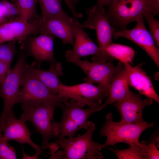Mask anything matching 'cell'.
<instances>
[{"mask_svg": "<svg viewBox=\"0 0 159 159\" xmlns=\"http://www.w3.org/2000/svg\"><path fill=\"white\" fill-rule=\"evenodd\" d=\"M88 128L83 134L71 138H63L56 141L62 149V159H100L103 156L100 152L102 145L94 142L93 133L96 128L95 124L88 121Z\"/></svg>", "mask_w": 159, "mask_h": 159, "instance_id": "cell-3", "label": "cell"}, {"mask_svg": "<svg viewBox=\"0 0 159 159\" xmlns=\"http://www.w3.org/2000/svg\"><path fill=\"white\" fill-rule=\"evenodd\" d=\"M151 7L152 14L154 16L159 14V0H148Z\"/></svg>", "mask_w": 159, "mask_h": 159, "instance_id": "cell-32", "label": "cell"}, {"mask_svg": "<svg viewBox=\"0 0 159 159\" xmlns=\"http://www.w3.org/2000/svg\"><path fill=\"white\" fill-rule=\"evenodd\" d=\"M158 138H155L154 140L147 144V141L140 142L142 153L144 159H154L159 158V151L158 150Z\"/></svg>", "mask_w": 159, "mask_h": 159, "instance_id": "cell-26", "label": "cell"}, {"mask_svg": "<svg viewBox=\"0 0 159 159\" xmlns=\"http://www.w3.org/2000/svg\"><path fill=\"white\" fill-rule=\"evenodd\" d=\"M101 49L112 60L115 59L123 64L128 62L132 64L135 54L134 51L130 47L112 42L105 48Z\"/></svg>", "mask_w": 159, "mask_h": 159, "instance_id": "cell-21", "label": "cell"}, {"mask_svg": "<svg viewBox=\"0 0 159 159\" xmlns=\"http://www.w3.org/2000/svg\"><path fill=\"white\" fill-rule=\"evenodd\" d=\"M63 0L67 5L74 18H79L83 16V15L82 14L77 13L76 11L75 6L72 3L70 0Z\"/></svg>", "mask_w": 159, "mask_h": 159, "instance_id": "cell-31", "label": "cell"}, {"mask_svg": "<svg viewBox=\"0 0 159 159\" xmlns=\"http://www.w3.org/2000/svg\"><path fill=\"white\" fill-rule=\"evenodd\" d=\"M26 66L30 72L43 83L52 93L57 95L59 92L62 83L59 76L63 75L61 63L56 61L50 63L49 69L47 70H42L35 67L27 62Z\"/></svg>", "mask_w": 159, "mask_h": 159, "instance_id": "cell-19", "label": "cell"}, {"mask_svg": "<svg viewBox=\"0 0 159 159\" xmlns=\"http://www.w3.org/2000/svg\"><path fill=\"white\" fill-rule=\"evenodd\" d=\"M40 34L36 37H28L22 44L21 49L26 54L34 58L38 67L43 62L51 63L56 61L54 53V37L46 34Z\"/></svg>", "mask_w": 159, "mask_h": 159, "instance_id": "cell-11", "label": "cell"}, {"mask_svg": "<svg viewBox=\"0 0 159 159\" xmlns=\"http://www.w3.org/2000/svg\"><path fill=\"white\" fill-rule=\"evenodd\" d=\"M128 73L129 85L140 94L159 103V97L146 73L138 65L132 67L128 62L123 64Z\"/></svg>", "mask_w": 159, "mask_h": 159, "instance_id": "cell-17", "label": "cell"}, {"mask_svg": "<svg viewBox=\"0 0 159 159\" xmlns=\"http://www.w3.org/2000/svg\"><path fill=\"white\" fill-rule=\"evenodd\" d=\"M129 85L127 72L124 66L112 79L109 87L108 97L105 103L101 104L100 107L103 109L122 99L129 89Z\"/></svg>", "mask_w": 159, "mask_h": 159, "instance_id": "cell-20", "label": "cell"}, {"mask_svg": "<svg viewBox=\"0 0 159 159\" xmlns=\"http://www.w3.org/2000/svg\"><path fill=\"white\" fill-rule=\"evenodd\" d=\"M110 1L111 0H96V5L99 7H104V6H108Z\"/></svg>", "mask_w": 159, "mask_h": 159, "instance_id": "cell-33", "label": "cell"}, {"mask_svg": "<svg viewBox=\"0 0 159 159\" xmlns=\"http://www.w3.org/2000/svg\"><path fill=\"white\" fill-rule=\"evenodd\" d=\"M57 94L63 98L67 97L82 102L85 99L98 105L101 104L104 98H107L106 91L102 86L99 84L96 86L93 83L86 82L70 86L62 83Z\"/></svg>", "mask_w": 159, "mask_h": 159, "instance_id": "cell-12", "label": "cell"}, {"mask_svg": "<svg viewBox=\"0 0 159 159\" xmlns=\"http://www.w3.org/2000/svg\"><path fill=\"white\" fill-rule=\"evenodd\" d=\"M7 22V21L4 16L1 4H0V25Z\"/></svg>", "mask_w": 159, "mask_h": 159, "instance_id": "cell-34", "label": "cell"}, {"mask_svg": "<svg viewBox=\"0 0 159 159\" xmlns=\"http://www.w3.org/2000/svg\"><path fill=\"white\" fill-rule=\"evenodd\" d=\"M153 101L148 98L143 100L141 94L134 93L129 89L122 99L113 103L121 115V120L118 122L138 123L143 121V110L146 106L151 105Z\"/></svg>", "mask_w": 159, "mask_h": 159, "instance_id": "cell-10", "label": "cell"}, {"mask_svg": "<svg viewBox=\"0 0 159 159\" xmlns=\"http://www.w3.org/2000/svg\"><path fill=\"white\" fill-rule=\"evenodd\" d=\"M27 63L26 56L21 50L17 62L9 70L4 81L0 85V97L3 100V108L0 116V130L2 131L5 119L14 114L13 107L16 101L22 84L24 72Z\"/></svg>", "mask_w": 159, "mask_h": 159, "instance_id": "cell-4", "label": "cell"}, {"mask_svg": "<svg viewBox=\"0 0 159 159\" xmlns=\"http://www.w3.org/2000/svg\"><path fill=\"white\" fill-rule=\"evenodd\" d=\"M73 18L67 15L42 21L39 34H46L53 37L58 38L62 40L64 44H69L73 47Z\"/></svg>", "mask_w": 159, "mask_h": 159, "instance_id": "cell-16", "label": "cell"}, {"mask_svg": "<svg viewBox=\"0 0 159 159\" xmlns=\"http://www.w3.org/2000/svg\"><path fill=\"white\" fill-rule=\"evenodd\" d=\"M137 24L132 29H127L115 32L113 36L114 39L124 37L130 40L142 48L148 54L159 67V49L147 29L143 15L137 19Z\"/></svg>", "mask_w": 159, "mask_h": 159, "instance_id": "cell-9", "label": "cell"}, {"mask_svg": "<svg viewBox=\"0 0 159 159\" xmlns=\"http://www.w3.org/2000/svg\"><path fill=\"white\" fill-rule=\"evenodd\" d=\"M10 69V64L2 62L0 63V85L4 80Z\"/></svg>", "mask_w": 159, "mask_h": 159, "instance_id": "cell-30", "label": "cell"}, {"mask_svg": "<svg viewBox=\"0 0 159 159\" xmlns=\"http://www.w3.org/2000/svg\"><path fill=\"white\" fill-rule=\"evenodd\" d=\"M74 6L78 3L80 0H70Z\"/></svg>", "mask_w": 159, "mask_h": 159, "instance_id": "cell-35", "label": "cell"}, {"mask_svg": "<svg viewBox=\"0 0 159 159\" xmlns=\"http://www.w3.org/2000/svg\"><path fill=\"white\" fill-rule=\"evenodd\" d=\"M72 24L74 44L72 50L69 49L66 52V61L67 62L72 59L98 55L100 50V47L89 37L81 23L75 18H73Z\"/></svg>", "mask_w": 159, "mask_h": 159, "instance_id": "cell-14", "label": "cell"}, {"mask_svg": "<svg viewBox=\"0 0 159 159\" xmlns=\"http://www.w3.org/2000/svg\"><path fill=\"white\" fill-rule=\"evenodd\" d=\"M59 134V139L65 137L69 138L73 137L76 133L80 130L79 126L70 120L62 117L61 121L58 122Z\"/></svg>", "mask_w": 159, "mask_h": 159, "instance_id": "cell-25", "label": "cell"}, {"mask_svg": "<svg viewBox=\"0 0 159 159\" xmlns=\"http://www.w3.org/2000/svg\"><path fill=\"white\" fill-rule=\"evenodd\" d=\"M143 16L148 24L149 32L157 48L159 49V21L151 13L144 11Z\"/></svg>", "mask_w": 159, "mask_h": 159, "instance_id": "cell-28", "label": "cell"}, {"mask_svg": "<svg viewBox=\"0 0 159 159\" xmlns=\"http://www.w3.org/2000/svg\"><path fill=\"white\" fill-rule=\"evenodd\" d=\"M106 13L112 25L117 31L125 29L136 21L144 11L152 14L148 0H111Z\"/></svg>", "mask_w": 159, "mask_h": 159, "instance_id": "cell-5", "label": "cell"}, {"mask_svg": "<svg viewBox=\"0 0 159 159\" xmlns=\"http://www.w3.org/2000/svg\"><path fill=\"white\" fill-rule=\"evenodd\" d=\"M18 13L19 21L28 22L41 19L38 15L36 5L38 0H14Z\"/></svg>", "mask_w": 159, "mask_h": 159, "instance_id": "cell-22", "label": "cell"}, {"mask_svg": "<svg viewBox=\"0 0 159 159\" xmlns=\"http://www.w3.org/2000/svg\"><path fill=\"white\" fill-rule=\"evenodd\" d=\"M25 122L20 119L16 118L14 114L7 116L2 132L4 138L7 142L13 140L21 145L28 144L35 150L36 154H42V149L31 139V132Z\"/></svg>", "mask_w": 159, "mask_h": 159, "instance_id": "cell-15", "label": "cell"}, {"mask_svg": "<svg viewBox=\"0 0 159 159\" xmlns=\"http://www.w3.org/2000/svg\"><path fill=\"white\" fill-rule=\"evenodd\" d=\"M62 0H38L41 11L40 17L44 21L60 16L68 15L62 5Z\"/></svg>", "mask_w": 159, "mask_h": 159, "instance_id": "cell-23", "label": "cell"}, {"mask_svg": "<svg viewBox=\"0 0 159 159\" xmlns=\"http://www.w3.org/2000/svg\"><path fill=\"white\" fill-rule=\"evenodd\" d=\"M106 121L99 131L101 137L105 136L107 140L102 148L123 143L131 145L138 144L141 133L147 128L152 127L155 122L148 123L143 121L138 123H120L112 120V115L110 112L105 117Z\"/></svg>", "mask_w": 159, "mask_h": 159, "instance_id": "cell-2", "label": "cell"}, {"mask_svg": "<svg viewBox=\"0 0 159 159\" xmlns=\"http://www.w3.org/2000/svg\"><path fill=\"white\" fill-rule=\"evenodd\" d=\"M68 99L61 98L57 95L52 93L43 83L30 72L26 64L23 81L16 104L36 106L47 101H60L63 103Z\"/></svg>", "mask_w": 159, "mask_h": 159, "instance_id": "cell-6", "label": "cell"}, {"mask_svg": "<svg viewBox=\"0 0 159 159\" xmlns=\"http://www.w3.org/2000/svg\"><path fill=\"white\" fill-rule=\"evenodd\" d=\"M16 40L0 43V60L2 62L11 65L16 52Z\"/></svg>", "mask_w": 159, "mask_h": 159, "instance_id": "cell-27", "label": "cell"}, {"mask_svg": "<svg viewBox=\"0 0 159 159\" xmlns=\"http://www.w3.org/2000/svg\"><path fill=\"white\" fill-rule=\"evenodd\" d=\"M5 0H1L2 1H4ZM10 2L11 3L14 4V0H7Z\"/></svg>", "mask_w": 159, "mask_h": 159, "instance_id": "cell-36", "label": "cell"}, {"mask_svg": "<svg viewBox=\"0 0 159 159\" xmlns=\"http://www.w3.org/2000/svg\"><path fill=\"white\" fill-rule=\"evenodd\" d=\"M21 105L23 112L20 119L32 124L42 137V148L47 149L49 140L58 137V122H55L54 114L57 107L60 108L64 104L60 101H47L36 106Z\"/></svg>", "mask_w": 159, "mask_h": 159, "instance_id": "cell-1", "label": "cell"}, {"mask_svg": "<svg viewBox=\"0 0 159 159\" xmlns=\"http://www.w3.org/2000/svg\"><path fill=\"white\" fill-rule=\"evenodd\" d=\"M17 158L16 149L8 143L0 130V159Z\"/></svg>", "mask_w": 159, "mask_h": 159, "instance_id": "cell-29", "label": "cell"}, {"mask_svg": "<svg viewBox=\"0 0 159 159\" xmlns=\"http://www.w3.org/2000/svg\"><path fill=\"white\" fill-rule=\"evenodd\" d=\"M2 61L0 60V63Z\"/></svg>", "mask_w": 159, "mask_h": 159, "instance_id": "cell-37", "label": "cell"}, {"mask_svg": "<svg viewBox=\"0 0 159 159\" xmlns=\"http://www.w3.org/2000/svg\"><path fill=\"white\" fill-rule=\"evenodd\" d=\"M128 148L123 150L105 147L114 153L119 159H144L142 153L140 142L138 144H132Z\"/></svg>", "mask_w": 159, "mask_h": 159, "instance_id": "cell-24", "label": "cell"}, {"mask_svg": "<svg viewBox=\"0 0 159 159\" xmlns=\"http://www.w3.org/2000/svg\"><path fill=\"white\" fill-rule=\"evenodd\" d=\"M88 16L86 20L81 23L84 29H95L98 47L103 49L112 43L114 33L117 31L110 23L104 7L96 5L88 8L86 11Z\"/></svg>", "mask_w": 159, "mask_h": 159, "instance_id": "cell-8", "label": "cell"}, {"mask_svg": "<svg viewBox=\"0 0 159 159\" xmlns=\"http://www.w3.org/2000/svg\"><path fill=\"white\" fill-rule=\"evenodd\" d=\"M41 19L28 22L19 20L7 22L0 25V43L16 40L22 44L30 35L40 33Z\"/></svg>", "mask_w": 159, "mask_h": 159, "instance_id": "cell-13", "label": "cell"}, {"mask_svg": "<svg viewBox=\"0 0 159 159\" xmlns=\"http://www.w3.org/2000/svg\"><path fill=\"white\" fill-rule=\"evenodd\" d=\"M64 102V105L60 108L62 111V117L67 118L77 125L80 129L87 130L88 128V119L93 113L101 110L100 106L96 108L90 107L84 109L86 104L84 102L70 98Z\"/></svg>", "mask_w": 159, "mask_h": 159, "instance_id": "cell-18", "label": "cell"}, {"mask_svg": "<svg viewBox=\"0 0 159 159\" xmlns=\"http://www.w3.org/2000/svg\"><path fill=\"white\" fill-rule=\"evenodd\" d=\"M74 64L80 67L86 75L83 80L86 82L96 83L102 86L108 96V89L113 77L124 67L123 63L119 62L117 66L112 60L104 62H90L87 60L74 59L67 61Z\"/></svg>", "mask_w": 159, "mask_h": 159, "instance_id": "cell-7", "label": "cell"}]
</instances>
